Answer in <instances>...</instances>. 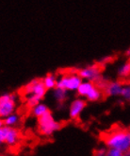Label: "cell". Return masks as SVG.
<instances>
[{
	"instance_id": "obj_1",
	"label": "cell",
	"mask_w": 130,
	"mask_h": 156,
	"mask_svg": "<svg viewBox=\"0 0 130 156\" xmlns=\"http://www.w3.org/2000/svg\"><path fill=\"white\" fill-rule=\"evenodd\" d=\"M98 139L107 146L120 151H127L130 147V129L119 123L113 124L108 130L100 132Z\"/></svg>"
},
{
	"instance_id": "obj_2",
	"label": "cell",
	"mask_w": 130,
	"mask_h": 156,
	"mask_svg": "<svg viewBox=\"0 0 130 156\" xmlns=\"http://www.w3.org/2000/svg\"><path fill=\"white\" fill-rule=\"evenodd\" d=\"M64 126L63 122H56L55 119L51 114V112L48 111L44 113L43 115L38 117V127L37 131L41 135H50L53 132L60 130V128Z\"/></svg>"
},
{
	"instance_id": "obj_3",
	"label": "cell",
	"mask_w": 130,
	"mask_h": 156,
	"mask_svg": "<svg viewBox=\"0 0 130 156\" xmlns=\"http://www.w3.org/2000/svg\"><path fill=\"white\" fill-rule=\"evenodd\" d=\"M82 78L78 74V71L73 72V70L69 72H65L58 77L57 87L65 89L69 92L71 91H77L78 87L82 83Z\"/></svg>"
},
{
	"instance_id": "obj_4",
	"label": "cell",
	"mask_w": 130,
	"mask_h": 156,
	"mask_svg": "<svg viewBox=\"0 0 130 156\" xmlns=\"http://www.w3.org/2000/svg\"><path fill=\"white\" fill-rule=\"evenodd\" d=\"M47 92L43 79H32L22 88V93L24 97L26 96H35L43 99Z\"/></svg>"
},
{
	"instance_id": "obj_5",
	"label": "cell",
	"mask_w": 130,
	"mask_h": 156,
	"mask_svg": "<svg viewBox=\"0 0 130 156\" xmlns=\"http://www.w3.org/2000/svg\"><path fill=\"white\" fill-rule=\"evenodd\" d=\"M78 74L83 80H89L97 84L105 77L102 75V66L99 63H92L78 70Z\"/></svg>"
},
{
	"instance_id": "obj_6",
	"label": "cell",
	"mask_w": 130,
	"mask_h": 156,
	"mask_svg": "<svg viewBox=\"0 0 130 156\" xmlns=\"http://www.w3.org/2000/svg\"><path fill=\"white\" fill-rule=\"evenodd\" d=\"M17 96L14 93H4L0 97V115L2 118L14 113Z\"/></svg>"
},
{
	"instance_id": "obj_7",
	"label": "cell",
	"mask_w": 130,
	"mask_h": 156,
	"mask_svg": "<svg viewBox=\"0 0 130 156\" xmlns=\"http://www.w3.org/2000/svg\"><path fill=\"white\" fill-rule=\"evenodd\" d=\"M86 105L87 102L82 98H76L73 100L69 107V115L72 120L74 121L79 120V115L83 110L85 109Z\"/></svg>"
},
{
	"instance_id": "obj_8",
	"label": "cell",
	"mask_w": 130,
	"mask_h": 156,
	"mask_svg": "<svg viewBox=\"0 0 130 156\" xmlns=\"http://www.w3.org/2000/svg\"><path fill=\"white\" fill-rule=\"evenodd\" d=\"M124 82H122L119 80H108L107 82L106 86L103 89L104 96L106 97H118L121 96L123 89Z\"/></svg>"
},
{
	"instance_id": "obj_9",
	"label": "cell",
	"mask_w": 130,
	"mask_h": 156,
	"mask_svg": "<svg viewBox=\"0 0 130 156\" xmlns=\"http://www.w3.org/2000/svg\"><path fill=\"white\" fill-rule=\"evenodd\" d=\"M95 86H96V84L94 83V82L89 81V80H83L80 86L78 87L77 93L79 97L87 98Z\"/></svg>"
},
{
	"instance_id": "obj_10",
	"label": "cell",
	"mask_w": 130,
	"mask_h": 156,
	"mask_svg": "<svg viewBox=\"0 0 130 156\" xmlns=\"http://www.w3.org/2000/svg\"><path fill=\"white\" fill-rule=\"evenodd\" d=\"M68 92L67 90L62 89V88H59V87H56L55 89L52 90V95L54 97V98L56 99L59 104H63L66 99L68 98Z\"/></svg>"
},
{
	"instance_id": "obj_11",
	"label": "cell",
	"mask_w": 130,
	"mask_h": 156,
	"mask_svg": "<svg viewBox=\"0 0 130 156\" xmlns=\"http://www.w3.org/2000/svg\"><path fill=\"white\" fill-rule=\"evenodd\" d=\"M43 81L47 90H53L57 87L58 77L53 73H48L43 78Z\"/></svg>"
},
{
	"instance_id": "obj_12",
	"label": "cell",
	"mask_w": 130,
	"mask_h": 156,
	"mask_svg": "<svg viewBox=\"0 0 130 156\" xmlns=\"http://www.w3.org/2000/svg\"><path fill=\"white\" fill-rule=\"evenodd\" d=\"M117 75L121 80H127L130 78V61L122 63L117 69Z\"/></svg>"
},
{
	"instance_id": "obj_13",
	"label": "cell",
	"mask_w": 130,
	"mask_h": 156,
	"mask_svg": "<svg viewBox=\"0 0 130 156\" xmlns=\"http://www.w3.org/2000/svg\"><path fill=\"white\" fill-rule=\"evenodd\" d=\"M5 119L1 120V126H11L13 127L17 125L19 122H21V115L19 114H12L4 117Z\"/></svg>"
},
{
	"instance_id": "obj_14",
	"label": "cell",
	"mask_w": 130,
	"mask_h": 156,
	"mask_svg": "<svg viewBox=\"0 0 130 156\" xmlns=\"http://www.w3.org/2000/svg\"><path fill=\"white\" fill-rule=\"evenodd\" d=\"M48 108L45 104L43 103H39L38 105H36L35 107H33L31 110H30V115H32L33 116H36L37 118L40 117L41 115H43L44 113H46L48 111Z\"/></svg>"
},
{
	"instance_id": "obj_15",
	"label": "cell",
	"mask_w": 130,
	"mask_h": 156,
	"mask_svg": "<svg viewBox=\"0 0 130 156\" xmlns=\"http://www.w3.org/2000/svg\"><path fill=\"white\" fill-rule=\"evenodd\" d=\"M120 97H122L125 101L130 102V82H124L122 93H121Z\"/></svg>"
},
{
	"instance_id": "obj_16",
	"label": "cell",
	"mask_w": 130,
	"mask_h": 156,
	"mask_svg": "<svg viewBox=\"0 0 130 156\" xmlns=\"http://www.w3.org/2000/svg\"><path fill=\"white\" fill-rule=\"evenodd\" d=\"M106 156H125V154L122 153V151L114 149V150H110L109 151H108Z\"/></svg>"
},
{
	"instance_id": "obj_17",
	"label": "cell",
	"mask_w": 130,
	"mask_h": 156,
	"mask_svg": "<svg viewBox=\"0 0 130 156\" xmlns=\"http://www.w3.org/2000/svg\"><path fill=\"white\" fill-rule=\"evenodd\" d=\"M111 60H112V58H111L110 56H106V57H103L102 59H100L98 63L101 66H103L107 65V63H108L109 62H111Z\"/></svg>"
},
{
	"instance_id": "obj_18",
	"label": "cell",
	"mask_w": 130,
	"mask_h": 156,
	"mask_svg": "<svg viewBox=\"0 0 130 156\" xmlns=\"http://www.w3.org/2000/svg\"><path fill=\"white\" fill-rule=\"evenodd\" d=\"M106 151L104 149H95L92 151V156H105Z\"/></svg>"
},
{
	"instance_id": "obj_19",
	"label": "cell",
	"mask_w": 130,
	"mask_h": 156,
	"mask_svg": "<svg viewBox=\"0 0 130 156\" xmlns=\"http://www.w3.org/2000/svg\"><path fill=\"white\" fill-rule=\"evenodd\" d=\"M125 55L126 57L130 58V48H128V49H126V50H125Z\"/></svg>"
},
{
	"instance_id": "obj_20",
	"label": "cell",
	"mask_w": 130,
	"mask_h": 156,
	"mask_svg": "<svg viewBox=\"0 0 130 156\" xmlns=\"http://www.w3.org/2000/svg\"><path fill=\"white\" fill-rule=\"evenodd\" d=\"M125 156H130V150H127V151H125Z\"/></svg>"
}]
</instances>
